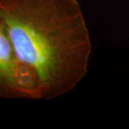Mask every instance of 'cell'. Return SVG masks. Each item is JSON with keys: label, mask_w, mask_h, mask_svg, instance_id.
<instances>
[{"label": "cell", "mask_w": 129, "mask_h": 129, "mask_svg": "<svg viewBox=\"0 0 129 129\" xmlns=\"http://www.w3.org/2000/svg\"><path fill=\"white\" fill-rule=\"evenodd\" d=\"M0 24L38 74L42 100L63 96L87 75L92 42L78 0H0Z\"/></svg>", "instance_id": "6da1fadb"}, {"label": "cell", "mask_w": 129, "mask_h": 129, "mask_svg": "<svg viewBox=\"0 0 129 129\" xmlns=\"http://www.w3.org/2000/svg\"><path fill=\"white\" fill-rule=\"evenodd\" d=\"M0 97L5 99L42 100L36 70L15 52L5 27L0 24Z\"/></svg>", "instance_id": "7a4b0ae2"}]
</instances>
